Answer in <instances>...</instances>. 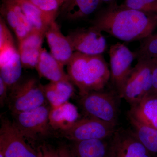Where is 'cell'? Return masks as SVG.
<instances>
[{"instance_id": "obj_22", "label": "cell", "mask_w": 157, "mask_h": 157, "mask_svg": "<svg viewBox=\"0 0 157 157\" xmlns=\"http://www.w3.org/2000/svg\"><path fill=\"white\" fill-rule=\"evenodd\" d=\"M101 0H67L63 10L68 19L76 20L87 17L98 9Z\"/></svg>"}, {"instance_id": "obj_16", "label": "cell", "mask_w": 157, "mask_h": 157, "mask_svg": "<svg viewBox=\"0 0 157 157\" xmlns=\"http://www.w3.org/2000/svg\"><path fill=\"white\" fill-rule=\"evenodd\" d=\"M128 115L141 123L157 129V94L149 95L131 106Z\"/></svg>"}, {"instance_id": "obj_24", "label": "cell", "mask_w": 157, "mask_h": 157, "mask_svg": "<svg viewBox=\"0 0 157 157\" xmlns=\"http://www.w3.org/2000/svg\"><path fill=\"white\" fill-rule=\"evenodd\" d=\"M1 11L5 20L13 31L27 19L17 0H3Z\"/></svg>"}, {"instance_id": "obj_34", "label": "cell", "mask_w": 157, "mask_h": 157, "mask_svg": "<svg viewBox=\"0 0 157 157\" xmlns=\"http://www.w3.org/2000/svg\"><path fill=\"white\" fill-rule=\"evenodd\" d=\"M101 1L106 2H109V3L113 2H114V0H101Z\"/></svg>"}, {"instance_id": "obj_23", "label": "cell", "mask_w": 157, "mask_h": 157, "mask_svg": "<svg viewBox=\"0 0 157 157\" xmlns=\"http://www.w3.org/2000/svg\"><path fill=\"white\" fill-rule=\"evenodd\" d=\"M24 14L34 29L45 35V32L52 21L29 0H17Z\"/></svg>"}, {"instance_id": "obj_1", "label": "cell", "mask_w": 157, "mask_h": 157, "mask_svg": "<svg viewBox=\"0 0 157 157\" xmlns=\"http://www.w3.org/2000/svg\"><path fill=\"white\" fill-rule=\"evenodd\" d=\"M92 26L124 42L141 41L153 34L157 28V15L113 2L98 12Z\"/></svg>"}, {"instance_id": "obj_12", "label": "cell", "mask_w": 157, "mask_h": 157, "mask_svg": "<svg viewBox=\"0 0 157 157\" xmlns=\"http://www.w3.org/2000/svg\"><path fill=\"white\" fill-rule=\"evenodd\" d=\"M22 67L19 52L14 44L0 48V77L8 87L11 88L17 84L21 76Z\"/></svg>"}, {"instance_id": "obj_29", "label": "cell", "mask_w": 157, "mask_h": 157, "mask_svg": "<svg viewBox=\"0 0 157 157\" xmlns=\"http://www.w3.org/2000/svg\"><path fill=\"white\" fill-rule=\"evenodd\" d=\"M39 157H60L58 150L48 144H43L38 149Z\"/></svg>"}, {"instance_id": "obj_21", "label": "cell", "mask_w": 157, "mask_h": 157, "mask_svg": "<svg viewBox=\"0 0 157 157\" xmlns=\"http://www.w3.org/2000/svg\"><path fill=\"white\" fill-rule=\"evenodd\" d=\"M128 117L135 137L152 157H157V129L141 123L131 116Z\"/></svg>"}, {"instance_id": "obj_26", "label": "cell", "mask_w": 157, "mask_h": 157, "mask_svg": "<svg viewBox=\"0 0 157 157\" xmlns=\"http://www.w3.org/2000/svg\"><path fill=\"white\" fill-rule=\"evenodd\" d=\"M39 9L51 21H55L56 16L60 6L57 0H29Z\"/></svg>"}, {"instance_id": "obj_33", "label": "cell", "mask_w": 157, "mask_h": 157, "mask_svg": "<svg viewBox=\"0 0 157 157\" xmlns=\"http://www.w3.org/2000/svg\"><path fill=\"white\" fill-rule=\"evenodd\" d=\"M60 6H63V4H64L67 1V0H57Z\"/></svg>"}, {"instance_id": "obj_15", "label": "cell", "mask_w": 157, "mask_h": 157, "mask_svg": "<svg viewBox=\"0 0 157 157\" xmlns=\"http://www.w3.org/2000/svg\"><path fill=\"white\" fill-rule=\"evenodd\" d=\"M63 65L55 58L45 48H42L36 69L39 76L50 82H71L65 73Z\"/></svg>"}, {"instance_id": "obj_30", "label": "cell", "mask_w": 157, "mask_h": 157, "mask_svg": "<svg viewBox=\"0 0 157 157\" xmlns=\"http://www.w3.org/2000/svg\"><path fill=\"white\" fill-rule=\"evenodd\" d=\"M8 86L2 78L0 77V103L1 106H3L5 102L8 101Z\"/></svg>"}, {"instance_id": "obj_17", "label": "cell", "mask_w": 157, "mask_h": 157, "mask_svg": "<svg viewBox=\"0 0 157 157\" xmlns=\"http://www.w3.org/2000/svg\"><path fill=\"white\" fill-rule=\"evenodd\" d=\"M78 118L77 108L69 101L59 107L50 108L49 123L51 129L56 132L64 131L78 121Z\"/></svg>"}, {"instance_id": "obj_7", "label": "cell", "mask_w": 157, "mask_h": 157, "mask_svg": "<svg viewBox=\"0 0 157 157\" xmlns=\"http://www.w3.org/2000/svg\"><path fill=\"white\" fill-rule=\"evenodd\" d=\"M115 127L94 117L78 119L69 128L56 132L59 137L72 141L107 139L112 136Z\"/></svg>"}, {"instance_id": "obj_27", "label": "cell", "mask_w": 157, "mask_h": 157, "mask_svg": "<svg viewBox=\"0 0 157 157\" xmlns=\"http://www.w3.org/2000/svg\"><path fill=\"white\" fill-rule=\"evenodd\" d=\"M123 5L134 10L157 15V0H125Z\"/></svg>"}, {"instance_id": "obj_8", "label": "cell", "mask_w": 157, "mask_h": 157, "mask_svg": "<svg viewBox=\"0 0 157 157\" xmlns=\"http://www.w3.org/2000/svg\"><path fill=\"white\" fill-rule=\"evenodd\" d=\"M109 54L110 79L119 97L133 69L132 64L135 59V53L124 44L117 42L110 46Z\"/></svg>"}, {"instance_id": "obj_2", "label": "cell", "mask_w": 157, "mask_h": 157, "mask_svg": "<svg viewBox=\"0 0 157 157\" xmlns=\"http://www.w3.org/2000/svg\"><path fill=\"white\" fill-rule=\"evenodd\" d=\"M157 64L156 59L137 60L119 98L124 99L131 106L148 96L152 87L153 71Z\"/></svg>"}, {"instance_id": "obj_9", "label": "cell", "mask_w": 157, "mask_h": 157, "mask_svg": "<svg viewBox=\"0 0 157 157\" xmlns=\"http://www.w3.org/2000/svg\"><path fill=\"white\" fill-rule=\"evenodd\" d=\"M67 36L75 51L89 56L102 54L107 48L102 32L91 26L72 31Z\"/></svg>"}, {"instance_id": "obj_6", "label": "cell", "mask_w": 157, "mask_h": 157, "mask_svg": "<svg viewBox=\"0 0 157 157\" xmlns=\"http://www.w3.org/2000/svg\"><path fill=\"white\" fill-rule=\"evenodd\" d=\"M0 153L4 157H39L35 150L26 143V140L13 122L2 119L0 129Z\"/></svg>"}, {"instance_id": "obj_4", "label": "cell", "mask_w": 157, "mask_h": 157, "mask_svg": "<svg viewBox=\"0 0 157 157\" xmlns=\"http://www.w3.org/2000/svg\"><path fill=\"white\" fill-rule=\"evenodd\" d=\"M80 104L83 112L116 127L117 121V106L112 93L102 91L88 93L81 97Z\"/></svg>"}, {"instance_id": "obj_35", "label": "cell", "mask_w": 157, "mask_h": 157, "mask_svg": "<svg viewBox=\"0 0 157 157\" xmlns=\"http://www.w3.org/2000/svg\"><path fill=\"white\" fill-rule=\"evenodd\" d=\"M0 157H4V156H3L2 154L1 153H0Z\"/></svg>"}, {"instance_id": "obj_18", "label": "cell", "mask_w": 157, "mask_h": 157, "mask_svg": "<svg viewBox=\"0 0 157 157\" xmlns=\"http://www.w3.org/2000/svg\"><path fill=\"white\" fill-rule=\"evenodd\" d=\"M95 139L72 141L70 146L75 157H109V142Z\"/></svg>"}, {"instance_id": "obj_32", "label": "cell", "mask_w": 157, "mask_h": 157, "mask_svg": "<svg viewBox=\"0 0 157 157\" xmlns=\"http://www.w3.org/2000/svg\"><path fill=\"white\" fill-rule=\"evenodd\" d=\"M157 94V64L154 69L152 79V87L149 95Z\"/></svg>"}, {"instance_id": "obj_5", "label": "cell", "mask_w": 157, "mask_h": 157, "mask_svg": "<svg viewBox=\"0 0 157 157\" xmlns=\"http://www.w3.org/2000/svg\"><path fill=\"white\" fill-rule=\"evenodd\" d=\"M50 109L44 105L31 111L14 113L13 122L26 140L33 142L48 135Z\"/></svg>"}, {"instance_id": "obj_10", "label": "cell", "mask_w": 157, "mask_h": 157, "mask_svg": "<svg viewBox=\"0 0 157 157\" xmlns=\"http://www.w3.org/2000/svg\"><path fill=\"white\" fill-rule=\"evenodd\" d=\"M109 157H152L133 132L116 130L109 141Z\"/></svg>"}, {"instance_id": "obj_3", "label": "cell", "mask_w": 157, "mask_h": 157, "mask_svg": "<svg viewBox=\"0 0 157 157\" xmlns=\"http://www.w3.org/2000/svg\"><path fill=\"white\" fill-rule=\"evenodd\" d=\"M7 102L12 113L31 111L45 105L43 86L35 78H29L11 88Z\"/></svg>"}, {"instance_id": "obj_11", "label": "cell", "mask_w": 157, "mask_h": 157, "mask_svg": "<svg viewBox=\"0 0 157 157\" xmlns=\"http://www.w3.org/2000/svg\"><path fill=\"white\" fill-rule=\"evenodd\" d=\"M110 79V70L102 54L90 56L84 78L85 95L102 90Z\"/></svg>"}, {"instance_id": "obj_14", "label": "cell", "mask_w": 157, "mask_h": 157, "mask_svg": "<svg viewBox=\"0 0 157 157\" xmlns=\"http://www.w3.org/2000/svg\"><path fill=\"white\" fill-rule=\"evenodd\" d=\"M44 36L45 34L34 29L27 36L19 42L18 51L23 67H36L42 48Z\"/></svg>"}, {"instance_id": "obj_13", "label": "cell", "mask_w": 157, "mask_h": 157, "mask_svg": "<svg viewBox=\"0 0 157 157\" xmlns=\"http://www.w3.org/2000/svg\"><path fill=\"white\" fill-rule=\"evenodd\" d=\"M45 36L51 54L62 65H67L75 51L70 39L62 33L55 21L48 27Z\"/></svg>"}, {"instance_id": "obj_28", "label": "cell", "mask_w": 157, "mask_h": 157, "mask_svg": "<svg viewBox=\"0 0 157 157\" xmlns=\"http://www.w3.org/2000/svg\"><path fill=\"white\" fill-rule=\"evenodd\" d=\"M14 43L13 37L4 19L0 20V48L9 44Z\"/></svg>"}, {"instance_id": "obj_25", "label": "cell", "mask_w": 157, "mask_h": 157, "mask_svg": "<svg viewBox=\"0 0 157 157\" xmlns=\"http://www.w3.org/2000/svg\"><path fill=\"white\" fill-rule=\"evenodd\" d=\"M134 52L137 60L157 59V33L141 40L140 46Z\"/></svg>"}, {"instance_id": "obj_31", "label": "cell", "mask_w": 157, "mask_h": 157, "mask_svg": "<svg viewBox=\"0 0 157 157\" xmlns=\"http://www.w3.org/2000/svg\"><path fill=\"white\" fill-rule=\"evenodd\" d=\"M60 157H75L70 147L62 144L58 148Z\"/></svg>"}, {"instance_id": "obj_19", "label": "cell", "mask_w": 157, "mask_h": 157, "mask_svg": "<svg viewBox=\"0 0 157 157\" xmlns=\"http://www.w3.org/2000/svg\"><path fill=\"white\" fill-rule=\"evenodd\" d=\"M43 88L45 98L51 108L59 107L68 102L74 92L71 82H50L43 86Z\"/></svg>"}, {"instance_id": "obj_20", "label": "cell", "mask_w": 157, "mask_h": 157, "mask_svg": "<svg viewBox=\"0 0 157 157\" xmlns=\"http://www.w3.org/2000/svg\"><path fill=\"white\" fill-rule=\"evenodd\" d=\"M90 56L75 51L67 66L71 82L78 89L81 97L85 95L84 78Z\"/></svg>"}]
</instances>
